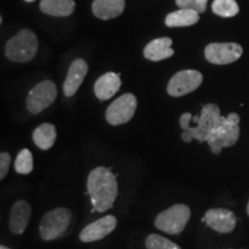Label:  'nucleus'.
Listing matches in <instances>:
<instances>
[{
  "instance_id": "28",
  "label": "nucleus",
  "mask_w": 249,
  "mask_h": 249,
  "mask_svg": "<svg viewBox=\"0 0 249 249\" xmlns=\"http://www.w3.org/2000/svg\"><path fill=\"white\" fill-rule=\"evenodd\" d=\"M193 121H194L195 124H197L198 123V117L196 116V117H193Z\"/></svg>"
},
{
  "instance_id": "22",
  "label": "nucleus",
  "mask_w": 249,
  "mask_h": 249,
  "mask_svg": "<svg viewBox=\"0 0 249 249\" xmlns=\"http://www.w3.org/2000/svg\"><path fill=\"white\" fill-rule=\"evenodd\" d=\"M14 169L15 172L18 174H23V176H27V174L33 172L34 158L30 150H28V149H22V150L18 152L14 163Z\"/></svg>"
},
{
  "instance_id": "18",
  "label": "nucleus",
  "mask_w": 249,
  "mask_h": 249,
  "mask_svg": "<svg viewBox=\"0 0 249 249\" xmlns=\"http://www.w3.org/2000/svg\"><path fill=\"white\" fill-rule=\"evenodd\" d=\"M40 11L51 17H70L75 9L74 0H42L39 4Z\"/></svg>"
},
{
  "instance_id": "12",
  "label": "nucleus",
  "mask_w": 249,
  "mask_h": 249,
  "mask_svg": "<svg viewBox=\"0 0 249 249\" xmlns=\"http://www.w3.org/2000/svg\"><path fill=\"white\" fill-rule=\"evenodd\" d=\"M204 223L218 233H231L235 229L236 217L231 210L217 208L205 213Z\"/></svg>"
},
{
  "instance_id": "29",
  "label": "nucleus",
  "mask_w": 249,
  "mask_h": 249,
  "mask_svg": "<svg viewBox=\"0 0 249 249\" xmlns=\"http://www.w3.org/2000/svg\"><path fill=\"white\" fill-rule=\"evenodd\" d=\"M0 249H9V248L5 247V246H0Z\"/></svg>"
},
{
  "instance_id": "31",
  "label": "nucleus",
  "mask_w": 249,
  "mask_h": 249,
  "mask_svg": "<svg viewBox=\"0 0 249 249\" xmlns=\"http://www.w3.org/2000/svg\"><path fill=\"white\" fill-rule=\"evenodd\" d=\"M27 2H33V1H35V0H26Z\"/></svg>"
},
{
  "instance_id": "19",
  "label": "nucleus",
  "mask_w": 249,
  "mask_h": 249,
  "mask_svg": "<svg viewBox=\"0 0 249 249\" xmlns=\"http://www.w3.org/2000/svg\"><path fill=\"white\" fill-rule=\"evenodd\" d=\"M57 140V129L52 124H39L33 133V141L42 150H49L53 147Z\"/></svg>"
},
{
  "instance_id": "6",
  "label": "nucleus",
  "mask_w": 249,
  "mask_h": 249,
  "mask_svg": "<svg viewBox=\"0 0 249 249\" xmlns=\"http://www.w3.org/2000/svg\"><path fill=\"white\" fill-rule=\"evenodd\" d=\"M220 116V110L217 105L207 104L202 108L200 117H198V123L196 127H189L187 130L193 136V139L197 140L200 143L207 142L210 138L211 133L217 128L218 124L222 121Z\"/></svg>"
},
{
  "instance_id": "14",
  "label": "nucleus",
  "mask_w": 249,
  "mask_h": 249,
  "mask_svg": "<svg viewBox=\"0 0 249 249\" xmlns=\"http://www.w3.org/2000/svg\"><path fill=\"white\" fill-rule=\"evenodd\" d=\"M87 73H88V64L83 59H76L71 62L64 83V93L66 97L75 95L80 86L82 85Z\"/></svg>"
},
{
  "instance_id": "13",
  "label": "nucleus",
  "mask_w": 249,
  "mask_h": 249,
  "mask_svg": "<svg viewBox=\"0 0 249 249\" xmlns=\"http://www.w3.org/2000/svg\"><path fill=\"white\" fill-rule=\"evenodd\" d=\"M31 207L27 201L18 200L12 205L9 213V230L13 234H22L31 219Z\"/></svg>"
},
{
  "instance_id": "15",
  "label": "nucleus",
  "mask_w": 249,
  "mask_h": 249,
  "mask_svg": "<svg viewBox=\"0 0 249 249\" xmlns=\"http://www.w3.org/2000/svg\"><path fill=\"white\" fill-rule=\"evenodd\" d=\"M121 87L120 74L105 73L95 83V95L99 101H107L119 91Z\"/></svg>"
},
{
  "instance_id": "11",
  "label": "nucleus",
  "mask_w": 249,
  "mask_h": 249,
  "mask_svg": "<svg viewBox=\"0 0 249 249\" xmlns=\"http://www.w3.org/2000/svg\"><path fill=\"white\" fill-rule=\"evenodd\" d=\"M117 218L113 214H107V216L99 218L95 222L90 223L80 233V240L82 242H93L99 241L102 239L107 238L116 230L117 227Z\"/></svg>"
},
{
  "instance_id": "26",
  "label": "nucleus",
  "mask_w": 249,
  "mask_h": 249,
  "mask_svg": "<svg viewBox=\"0 0 249 249\" xmlns=\"http://www.w3.org/2000/svg\"><path fill=\"white\" fill-rule=\"evenodd\" d=\"M191 121H193V116L189 113V112H186V113H183L182 116L180 117V120H179L180 127H181L183 130H187L189 127H191V124H191Z\"/></svg>"
},
{
  "instance_id": "1",
  "label": "nucleus",
  "mask_w": 249,
  "mask_h": 249,
  "mask_svg": "<svg viewBox=\"0 0 249 249\" xmlns=\"http://www.w3.org/2000/svg\"><path fill=\"white\" fill-rule=\"evenodd\" d=\"M87 189L96 211L105 213L113 207L118 196L117 176L111 172L110 167H96L88 176Z\"/></svg>"
},
{
  "instance_id": "2",
  "label": "nucleus",
  "mask_w": 249,
  "mask_h": 249,
  "mask_svg": "<svg viewBox=\"0 0 249 249\" xmlns=\"http://www.w3.org/2000/svg\"><path fill=\"white\" fill-rule=\"evenodd\" d=\"M240 117L238 113H230L227 117H223L220 124L211 133L208 139V145L214 155H219L223 148H229L238 142L240 136Z\"/></svg>"
},
{
  "instance_id": "27",
  "label": "nucleus",
  "mask_w": 249,
  "mask_h": 249,
  "mask_svg": "<svg viewBox=\"0 0 249 249\" xmlns=\"http://www.w3.org/2000/svg\"><path fill=\"white\" fill-rule=\"evenodd\" d=\"M181 139H182V141L186 142V143H191L193 140H194V139H193V136L188 132H183L181 134Z\"/></svg>"
},
{
  "instance_id": "4",
  "label": "nucleus",
  "mask_w": 249,
  "mask_h": 249,
  "mask_svg": "<svg viewBox=\"0 0 249 249\" xmlns=\"http://www.w3.org/2000/svg\"><path fill=\"white\" fill-rule=\"evenodd\" d=\"M191 209L186 204H174L155 218V226L167 234L181 233L191 219Z\"/></svg>"
},
{
  "instance_id": "21",
  "label": "nucleus",
  "mask_w": 249,
  "mask_h": 249,
  "mask_svg": "<svg viewBox=\"0 0 249 249\" xmlns=\"http://www.w3.org/2000/svg\"><path fill=\"white\" fill-rule=\"evenodd\" d=\"M211 7L214 14L222 18H233L239 13V5L235 0H214Z\"/></svg>"
},
{
  "instance_id": "30",
  "label": "nucleus",
  "mask_w": 249,
  "mask_h": 249,
  "mask_svg": "<svg viewBox=\"0 0 249 249\" xmlns=\"http://www.w3.org/2000/svg\"><path fill=\"white\" fill-rule=\"evenodd\" d=\"M247 213H248V216H249V202H248V205H247Z\"/></svg>"
},
{
  "instance_id": "25",
  "label": "nucleus",
  "mask_w": 249,
  "mask_h": 249,
  "mask_svg": "<svg viewBox=\"0 0 249 249\" xmlns=\"http://www.w3.org/2000/svg\"><path fill=\"white\" fill-rule=\"evenodd\" d=\"M12 157L8 152H1L0 154V179L4 180L7 176L9 165H11Z\"/></svg>"
},
{
  "instance_id": "17",
  "label": "nucleus",
  "mask_w": 249,
  "mask_h": 249,
  "mask_svg": "<svg viewBox=\"0 0 249 249\" xmlns=\"http://www.w3.org/2000/svg\"><path fill=\"white\" fill-rule=\"evenodd\" d=\"M124 0H95L92 2V12L101 20H111L124 13Z\"/></svg>"
},
{
  "instance_id": "16",
  "label": "nucleus",
  "mask_w": 249,
  "mask_h": 249,
  "mask_svg": "<svg viewBox=\"0 0 249 249\" xmlns=\"http://www.w3.org/2000/svg\"><path fill=\"white\" fill-rule=\"evenodd\" d=\"M173 40L170 37H161L151 40L143 50V55L145 59L151 61H160L171 58L174 54L172 49Z\"/></svg>"
},
{
  "instance_id": "8",
  "label": "nucleus",
  "mask_w": 249,
  "mask_h": 249,
  "mask_svg": "<svg viewBox=\"0 0 249 249\" xmlns=\"http://www.w3.org/2000/svg\"><path fill=\"white\" fill-rule=\"evenodd\" d=\"M57 86L52 81H43L34 87L27 97V108L30 113L38 114L55 101Z\"/></svg>"
},
{
  "instance_id": "23",
  "label": "nucleus",
  "mask_w": 249,
  "mask_h": 249,
  "mask_svg": "<svg viewBox=\"0 0 249 249\" xmlns=\"http://www.w3.org/2000/svg\"><path fill=\"white\" fill-rule=\"evenodd\" d=\"M147 249H181L176 242L169 240L160 234H150L145 240Z\"/></svg>"
},
{
  "instance_id": "20",
  "label": "nucleus",
  "mask_w": 249,
  "mask_h": 249,
  "mask_svg": "<svg viewBox=\"0 0 249 249\" xmlns=\"http://www.w3.org/2000/svg\"><path fill=\"white\" fill-rule=\"evenodd\" d=\"M200 20V14L192 9H179L172 12L165 18V24L167 27H189L197 23Z\"/></svg>"
},
{
  "instance_id": "3",
  "label": "nucleus",
  "mask_w": 249,
  "mask_h": 249,
  "mask_svg": "<svg viewBox=\"0 0 249 249\" xmlns=\"http://www.w3.org/2000/svg\"><path fill=\"white\" fill-rule=\"evenodd\" d=\"M38 50V40L33 31L23 29L17 36L8 40L5 54L14 62H28L33 60Z\"/></svg>"
},
{
  "instance_id": "10",
  "label": "nucleus",
  "mask_w": 249,
  "mask_h": 249,
  "mask_svg": "<svg viewBox=\"0 0 249 249\" xmlns=\"http://www.w3.org/2000/svg\"><path fill=\"white\" fill-rule=\"evenodd\" d=\"M241 45L236 43H211L205 48L207 60L214 65H227L238 60L242 55Z\"/></svg>"
},
{
  "instance_id": "24",
  "label": "nucleus",
  "mask_w": 249,
  "mask_h": 249,
  "mask_svg": "<svg viewBox=\"0 0 249 249\" xmlns=\"http://www.w3.org/2000/svg\"><path fill=\"white\" fill-rule=\"evenodd\" d=\"M176 2L180 9H192L200 14L207 9L208 0H176Z\"/></svg>"
},
{
  "instance_id": "7",
  "label": "nucleus",
  "mask_w": 249,
  "mask_h": 249,
  "mask_svg": "<svg viewBox=\"0 0 249 249\" xmlns=\"http://www.w3.org/2000/svg\"><path fill=\"white\" fill-rule=\"evenodd\" d=\"M136 107H138V99L135 96L133 93H124L111 103L105 113V118L112 126L127 124L135 114Z\"/></svg>"
},
{
  "instance_id": "9",
  "label": "nucleus",
  "mask_w": 249,
  "mask_h": 249,
  "mask_svg": "<svg viewBox=\"0 0 249 249\" xmlns=\"http://www.w3.org/2000/svg\"><path fill=\"white\" fill-rule=\"evenodd\" d=\"M203 75L198 71L186 70L174 74L167 85V93L172 97H181L195 91L202 85Z\"/></svg>"
},
{
  "instance_id": "5",
  "label": "nucleus",
  "mask_w": 249,
  "mask_h": 249,
  "mask_svg": "<svg viewBox=\"0 0 249 249\" xmlns=\"http://www.w3.org/2000/svg\"><path fill=\"white\" fill-rule=\"evenodd\" d=\"M71 220V213L66 208H57L43 216L39 223V236L42 240L51 241L62 235Z\"/></svg>"
}]
</instances>
